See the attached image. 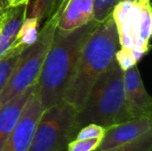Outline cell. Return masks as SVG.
Returning a JSON list of instances; mask_svg holds the SVG:
<instances>
[{"instance_id":"d6986e66","label":"cell","mask_w":152,"mask_h":151,"mask_svg":"<svg viewBox=\"0 0 152 151\" xmlns=\"http://www.w3.org/2000/svg\"><path fill=\"white\" fill-rule=\"evenodd\" d=\"M106 132V128L96 125V124H88L79 129L76 138L77 140H86V139H102Z\"/></svg>"},{"instance_id":"52a82bcc","label":"cell","mask_w":152,"mask_h":151,"mask_svg":"<svg viewBox=\"0 0 152 151\" xmlns=\"http://www.w3.org/2000/svg\"><path fill=\"white\" fill-rule=\"evenodd\" d=\"M126 100L133 118L152 117V99L142 83L137 65L124 71Z\"/></svg>"},{"instance_id":"603a6c76","label":"cell","mask_w":152,"mask_h":151,"mask_svg":"<svg viewBox=\"0 0 152 151\" xmlns=\"http://www.w3.org/2000/svg\"><path fill=\"white\" fill-rule=\"evenodd\" d=\"M29 0H12L9 3V6H18L21 4H28Z\"/></svg>"},{"instance_id":"7a4b0ae2","label":"cell","mask_w":152,"mask_h":151,"mask_svg":"<svg viewBox=\"0 0 152 151\" xmlns=\"http://www.w3.org/2000/svg\"><path fill=\"white\" fill-rule=\"evenodd\" d=\"M119 46L117 27L110 14L86 40L65 91L63 101L77 111L81 109L94 84L110 66Z\"/></svg>"},{"instance_id":"8fae6325","label":"cell","mask_w":152,"mask_h":151,"mask_svg":"<svg viewBox=\"0 0 152 151\" xmlns=\"http://www.w3.org/2000/svg\"><path fill=\"white\" fill-rule=\"evenodd\" d=\"M36 87L37 85L27 88L0 107V151L13 131L25 104Z\"/></svg>"},{"instance_id":"6da1fadb","label":"cell","mask_w":152,"mask_h":151,"mask_svg":"<svg viewBox=\"0 0 152 151\" xmlns=\"http://www.w3.org/2000/svg\"><path fill=\"white\" fill-rule=\"evenodd\" d=\"M98 24L93 20L68 32L55 28L37 84L43 110L63 101L81 49Z\"/></svg>"},{"instance_id":"ffe728a7","label":"cell","mask_w":152,"mask_h":151,"mask_svg":"<svg viewBox=\"0 0 152 151\" xmlns=\"http://www.w3.org/2000/svg\"><path fill=\"white\" fill-rule=\"evenodd\" d=\"M100 138L86 139V140H72L67 147V151H95L100 142Z\"/></svg>"},{"instance_id":"5bb4252c","label":"cell","mask_w":152,"mask_h":151,"mask_svg":"<svg viewBox=\"0 0 152 151\" xmlns=\"http://www.w3.org/2000/svg\"><path fill=\"white\" fill-rule=\"evenodd\" d=\"M152 130L127 144L102 151H151Z\"/></svg>"},{"instance_id":"e0dca14e","label":"cell","mask_w":152,"mask_h":151,"mask_svg":"<svg viewBox=\"0 0 152 151\" xmlns=\"http://www.w3.org/2000/svg\"><path fill=\"white\" fill-rule=\"evenodd\" d=\"M118 0H94V20L101 23L110 14Z\"/></svg>"},{"instance_id":"9c48e42d","label":"cell","mask_w":152,"mask_h":151,"mask_svg":"<svg viewBox=\"0 0 152 151\" xmlns=\"http://www.w3.org/2000/svg\"><path fill=\"white\" fill-rule=\"evenodd\" d=\"M133 34L135 38L134 51L146 54L152 32V12L151 0H137L133 7Z\"/></svg>"},{"instance_id":"cb8c5ba5","label":"cell","mask_w":152,"mask_h":151,"mask_svg":"<svg viewBox=\"0 0 152 151\" xmlns=\"http://www.w3.org/2000/svg\"><path fill=\"white\" fill-rule=\"evenodd\" d=\"M8 0H0V14H2L8 7H9Z\"/></svg>"},{"instance_id":"2e32d148","label":"cell","mask_w":152,"mask_h":151,"mask_svg":"<svg viewBox=\"0 0 152 151\" xmlns=\"http://www.w3.org/2000/svg\"><path fill=\"white\" fill-rule=\"evenodd\" d=\"M54 1L55 0H35L31 4L30 17L37 18L41 23L45 17H49L53 13Z\"/></svg>"},{"instance_id":"83f0119b","label":"cell","mask_w":152,"mask_h":151,"mask_svg":"<svg viewBox=\"0 0 152 151\" xmlns=\"http://www.w3.org/2000/svg\"><path fill=\"white\" fill-rule=\"evenodd\" d=\"M8 1H9V2H10V1H12V0H8Z\"/></svg>"},{"instance_id":"ac0fdd59","label":"cell","mask_w":152,"mask_h":151,"mask_svg":"<svg viewBox=\"0 0 152 151\" xmlns=\"http://www.w3.org/2000/svg\"><path fill=\"white\" fill-rule=\"evenodd\" d=\"M134 3H132L130 1H119L117 3V4L114 6L111 15L114 20V22L117 27V30L119 29L127 17L128 13L130 12L131 9L133 8Z\"/></svg>"},{"instance_id":"484cf974","label":"cell","mask_w":152,"mask_h":151,"mask_svg":"<svg viewBox=\"0 0 152 151\" xmlns=\"http://www.w3.org/2000/svg\"><path fill=\"white\" fill-rule=\"evenodd\" d=\"M65 3H66V0H64V1H63V3H62V4H61V7H60V8H59V9H58L57 11H60V10H61V8L62 9V8H63V5L65 4Z\"/></svg>"},{"instance_id":"9a60e30c","label":"cell","mask_w":152,"mask_h":151,"mask_svg":"<svg viewBox=\"0 0 152 151\" xmlns=\"http://www.w3.org/2000/svg\"><path fill=\"white\" fill-rule=\"evenodd\" d=\"M21 53H11L0 60V93L11 77Z\"/></svg>"},{"instance_id":"277c9868","label":"cell","mask_w":152,"mask_h":151,"mask_svg":"<svg viewBox=\"0 0 152 151\" xmlns=\"http://www.w3.org/2000/svg\"><path fill=\"white\" fill-rule=\"evenodd\" d=\"M59 17V14L53 12L38 33L37 41L21 53L11 77L0 93V107L27 88L37 84Z\"/></svg>"},{"instance_id":"4316f807","label":"cell","mask_w":152,"mask_h":151,"mask_svg":"<svg viewBox=\"0 0 152 151\" xmlns=\"http://www.w3.org/2000/svg\"><path fill=\"white\" fill-rule=\"evenodd\" d=\"M119 1H130V2H132V3H136L137 0H118V2H119Z\"/></svg>"},{"instance_id":"ba28073f","label":"cell","mask_w":152,"mask_h":151,"mask_svg":"<svg viewBox=\"0 0 152 151\" xmlns=\"http://www.w3.org/2000/svg\"><path fill=\"white\" fill-rule=\"evenodd\" d=\"M152 130L150 117H138L106 128V132L95 151H102L119 147L135 141Z\"/></svg>"},{"instance_id":"3957f363","label":"cell","mask_w":152,"mask_h":151,"mask_svg":"<svg viewBox=\"0 0 152 151\" xmlns=\"http://www.w3.org/2000/svg\"><path fill=\"white\" fill-rule=\"evenodd\" d=\"M133 119L125 93L124 71L116 59L97 78L87 98L76 113L75 124L79 129L88 124L108 128Z\"/></svg>"},{"instance_id":"44dd1931","label":"cell","mask_w":152,"mask_h":151,"mask_svg":"<svg viewBox=\"0 0 152 151\" xmlns=\"http://www.w3.org/2000/svg\"><path fill=\"white\" fill-rule=\"evenodd\" d=\"M115 59H116V61L118 62V66L120 67V69L123 71H125L137 64V62L133 55L132 50H128L124 47H122L121 49H118L116 52Z\"/></svg>"},{"instance_id":"8992f818","label":"cell","mask_w":152,"mask_h":151,"mask_svg":"<svg viewBox=\"0 0 152 151\" xmlns=\"http://www.w3.org/2000/svg\"><path fill=\"white\" fill-rule=\"evenodd\" d=\"M42 112L43 109L36 87L1 151H28Z\"/></svg>"},{"instance_id":"4fadbf2b","label":"cell","mask_w":152,"mask_h":151,"mask_svg":"<svg viewBox=\"0 0 152 151\" xmlns=\"http://www.w3.org/2000/svg\"><path fill=\"white\" fill-rule=\"evenodd\" d=\"M40 22L37 18L29 17L26 18L22 22L15 40L9 50L10 53H22L24 50L31 46L37 39L38 31L37 28Z\"/></svg>"},{"instance_id":"7402d4cb","label":"cell","mask_w":152,"mask_h":151,"mask_svg":"<svg viewBox=\"0 0 152 151\" xmlns=\"http://www.w3.org/2000/svg\"><path fill=\"white\" fill-rule=\"evenodd\" d=\"M15 38H7L0 33V60L4 57L11 54L9 53L10 48L12 47Z\"/></svg>"},{"instance_id":"5b68a950","label":"cell","mask_w":152,"mask_h":151,"mask_svg":"<svg viewBox=\"0 0 152 151\" xmlns=\"http://www.w3.org/2000/svg\"><path fill=\"white\" fill-rule=\"evenodd\" d=\"M76 113L66 101L43 110L28 151H67L68 144L78 132Z\"/></svg>"},{"instance_id":"30bf717a","label":"cell","mask_w":152,"mask_h":151,"mask_svg":"<svg viewBox=\"0 0 152 151\" xmlns=\"http://www.w3.org/2000/svg\"><path fill=\"white\" fill-rule=\"evenodd\" d=\"M94 0H66L56 28L62 32L74 30L94 20Z\"/></svg>"},{"instance_id":"d4e9b609","label":"cell","mask_w":152,"mask_h":151,"mask_svg":"<svg viewBox=\"0 0 152 151\" xmlns=\"http://www.w3.org/2000/svg\"><path fill=\"white\" fill-rule=\"evenodd\" d=\"M63 1H64V0H55V1H54V9H53V12L56 11V10H58V9L61 6Z\"/></svg>"},{"instance_id":"7c38bea8","label":"cell","mask_w":152,"mask_h":151,"mask_svg":"<svg viewBox=\"0 0 152 151\" xmlns=\"http://www.w3.org/2000/svg\"><path fill=\"white\" fill-rule=\"evenodd\" d=\"M27 13L28 4L9 6L2 13L0 33L7 38H15Z\"/></svg>"}]
</instances>
